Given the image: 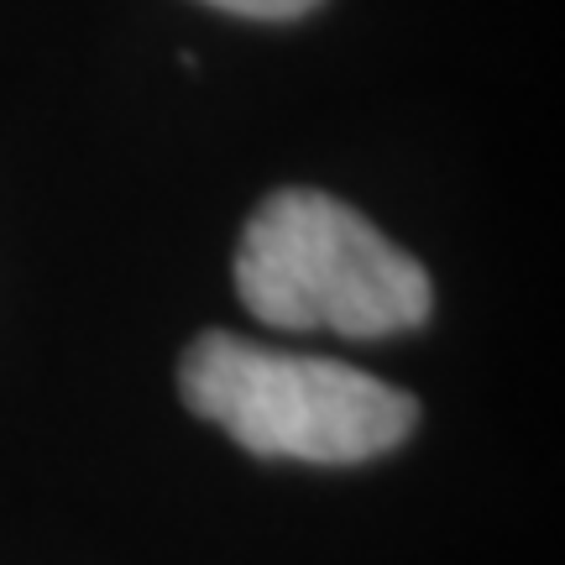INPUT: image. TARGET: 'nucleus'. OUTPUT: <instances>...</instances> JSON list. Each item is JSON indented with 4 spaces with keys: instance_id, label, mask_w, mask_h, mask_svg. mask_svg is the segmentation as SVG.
<instances>
[{
    "instance_id": "f257e3e1",
    "label": "nucleus",
    "mask_w": 565,
    "mask_h": 565,
    "mask_svg": "<svg viewBox=\"0 0 565 565\" xmlns=\"http://www.w3.org/2000/svg\"><path fill=\"white\" fill-rule=\"evenodd\" d=\"M236 294L273 330H335L345 341L429 320L424 267L320 189H278L257 204L236 252Z\"/></svg>"
},
{
    "instance_id": "f03ea898",
    "label": "nucleus",
    "mask_w": 565,
    "mask_h": 565,
    "mask_svg": "<svg viewBox=\"0 0 565 565\" xmlns=\"http://www.w3.org/2000/svg\"><path fill=\"white\" fill-rule=\"evenodd\" d=\"M183 404L252 456L356 466L408 440L419 404L362 366L210 330L179 362Z\"/></svg>"
},
{
    "instance_id": "7ed1b4c3",
    "label": "nucleus",
    "mask_w": 565,
    "mask_h": 565,
    "mask_svg": "<svg viewBox=\"0 0 565 565\" xmlns=\"http://www.w3.org/2000/svg\"><path fill=\"white\" fill-rule=\"evenodd\" d=\"M215 11H231V17H252V21H294L303 11H315L320 0H204Z\"/></svg>"
}]
</instances>
